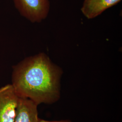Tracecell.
Wrapping results in <instances>:
<instances>
[{"label":"cell","instance_id":"1","mask_svg":"<svg viewBox=\"0 0 122 122\" xmlns=\"http://www.w3.org/2000/svg\"><path fill=\"white\" fill-rule=\"evenodd\" d=\"M62 70L41 52L28 57L13 68L12 86L19 97L37 105L51 104L59 99Z\"/></svg>","mask_w":122,"mask_h":122},{"label":"cell","instance_id":"2","mask_svg":"<svg viewBox=\"0 0 122 122\" xmlns=\"http://www.w3.org/2000/svg\"><path fill=\"white\" fill-rule=\"evenodd\" d=\"M16 8L24 17L33 23L40 22L48 15L49 0H13Z\"/></svg>","mask_w":122,"mask_h":122},{"label":"cell","instance_id":"3","mask_svg":"<svg viewBox=\"0 0 122 122\" xmlns=\"http://www.w3.org/2000/svg\"><path fill=\"white\" fill-rule=\"evenodd\" d=\"M19 98L12 84L0 88V122H14Z\"/></svg>","mask_w":122,"mask_h":122},{"label":"cell","instance_id":"4","mask_svg":"<svg viewBox=\"0 0 122 122\" xmlns=\"http://www.w3.org/2000/svg\"><path fill=\"white\" fill-rule=\"evenodd\" d=\"M37 106L32 100L19 97L14 122H38Z\"/></svg>","mask_w":122,"mask_h":122},{"label":"cell","instance_id":"5","mask_svg":"<svg viewBox=\"0 0 122 122\" xmlns=\"http://www.w3.org/2000/svg\"><path fill=\"white\" fill-rule=\"evenodd\" d=\"M121 0H84L81 10L88 19L100 15L105 10L117 4Z\"/></svg>","mask_w":122,"mask_h":122},{"label":"cell","instance_id":"6","mask_svg":"<svg viewBox=\"0 0 122 122\" xmlns=\"http://www.w3.org/2000/svg\"><path fill=\"white\" fill-rule=\"evenodd\" d=\"M38 122H71L69 120H61V121H46L44 120L43 119H41L39 118V121Z\"/></svg>","mask_w":122,"mask_h":122}]
</instances>
